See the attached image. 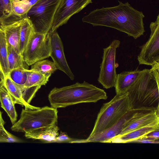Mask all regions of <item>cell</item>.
I'll list each match as a JSON object with an SVG mask.
<instances>
[{
	"mask_svg": "<svg viewBox=\"0 0 159 159\" xmlns=\"http://www.w3.org/2000/svg\"><path fill=\"white\" fill-rule=\"evenodd\" d=\"M41 87L40 86H34L26 89L22 92L23 98L26 103L30 104L36 93Z\"/></svg>",
	"mask_w": 159,
	"mask_h": 159,
	"instance_id": "28",
	"label": "cell"
},
{
	"mask_svg": "<svg viewBox=\"0 0 159 159\" xmlns=\"http://www.w3.org/2000/svg\"><path fill=\"white\" fill-rule=\"evenodd\" d=\"M92 3V0H61L50 30L52 32L56 31L60 26L66 23L73 15Z\"/></svg>",
	"mask_w": 159,
	"mask_h": 159,
	"instance_id": "10",
	"label": "cell"
},
{
	"mask_svg": "<svg viewBox=\"0 0 159 159\" xmlns=\"http://www.w3.org/2000/svg\"><path fill=\"white\" fill-rule=\"evenodd\" d=\"M142 70L136 69L134 70L124 71L117 74L114 87L116 94L127 93L128 89L134 83Z\"/></svg>",
	"mask_w": 159,
	"mask_h": 159,
	"instance_id": "15",
	"label": "cell"
},
{
	"mask_svg": "<svg viewBox=\"0 0 159 159\" xmlns=\"http://www.w3.org/2000/svg\"><path fill=\"white\" fill-rule=\"evenodd\" d=\"M120 41L114 40L107 47L103 48L102 61L100 64L98 81L103 88L109 89L114 87L117 74L116 70V54Z\"/></svg>",
	"mask_w": 159,
	"mask_h": 159,
	"instance_id": "8",
	"label": "cell"
},
{
	"mask_svg": "<svg viewBox=\"0 0 159 159\" xmlns=\"http://www.w3.org/2000/svg\"><path fill=\"white\" fill-rule=\"evenodd\" d=\"M131 143H158L159 140L153 139L145 136L132 141Z\"/></svg>",
	"mask_w": 159,
	"mask_h": 159,
	"instance_id": "30",
	"label": "cell"
},
{
	"mask_svg": "<svg viewBox=\"0 0 159 159\" xmlns=\"http://www.w3.org/2000/svg\"><path fill=\"white\" fill-rule=\"evenodd\" d=\"M34 33V27L30 19L27 17L22 18L19 41L20 52L22 55Z\"/></svg>",
	"mask_w": 159,
	"mask_h": 159,
	"instance_id": "20",
	"label": "cell"
},
{
	"mask_svg": "<svg viewBox=\"0 0 159 159\" xmlns=\"http://www.w3.org/2000/svg\"><path fill=\"white\" fill-rule=\"evenodd\" d=\"M107 98L103 90L85 81L60 88L55 87L48 95L51 106L57 109L80 103L96 102Z\"/></svg>",
	"mask_w": 159,
	"mask_h": 159,
	"instance_id": "3",
	"label": "cell"
},
{
	"mask_svg": "<svg viewBox=\"0 0 159 159\" xmlns=\"http://www.w3.org/2000/svg\"><path fill=\"white\" fill-rule=\"evenodd\" d=\"M50 41L49 33L34 32L23 54L25 62L30 66L36 62L50 57Z\"/></svg>",
	"mask_w": 159,
	"mask_h": 159,
	"instance_id": "7",
	"label": "cell"
},
{
	"mask_svg": "<svg viewBox=\"0 0 159 159\" xmlns=\"http://www.w3.org/2000/svg\"><path fill=\"white\" fill-rule=\"evenodd\" d=\"M13 0H0V25L7 22V20L13 16Z\"/></svg>",
	"mask_w": 159,
	"mask_h": 159,
	"instance_id": "26",
	"label": "cell"
},
{
	"mask_svg": "<svg viewBox=\"0 0 159 159\" xmlns=\"http://www.w3.org/2000/svg\"><path fill=\"white\" fill-rule=\"evenodd\" d=\"M0 102L1 107L6 112L13 124L16 122L17 117L15 104L11 95L2 85L0 89Z\"/></svg>",
	"mask_w": 159,
	"mask_h": 159,
	"instance_id": "18",
	"label": "cell"
},
{
	"mask_svg": "<svg viewBox=\"0 0 159 159\" xmlns=\"http://www.w3.org/2000/svg\"><path fill=\"white\" fill-rule=\"evenodd\" d=\"M5 124V122L3 120L2 116V113L0 111V127L2 125H4Z\"/></svg>",
	"mask_w": 159,
	"mask_h": 159,
	"instance_id": "33",
	"label": "cell"
},
{
	"mask_svg": "<svg viewBox=\"0 0 159 159\" xmlns=\"http://www.w3.org/2000/svg\"><path fill=\"white\" fill-rule=\"evenodd\" d=\"M31 69L39 71L43 74L51 75L57 68L53 61L43 60L32 65Z\"/></svg>",
	"mask_w": 159,
	"mask_h": 159,
	"instance_id": "23",
	"label": "cell"
},
{
	"mask_svg": "<svg viewBox=\"0 0 159 159\" xmlns=\"http://www.w3.org/2000/svg\"><path fill=\"white\" fill-rule=\"evenodd\" d=\"M57 108L45 106L37 109H22L19 119L11 127L16 132L25 133L57 124Z\"/></svg>",
	"mask_w": 159,
	"mask_h": 159,
	"instance_id": "5",
	"label": "cell"
},
{
	"mask_svg": "<svg viewBox=\"0 0 159 159\" xmlns=\"http://www.w3.org/2000/svg\"><path fill=\"white\" fill-rule=\"evenodd\" d=\"M131 109L127 93L116 94L110 102L103 104L93 130L86 139H91L110 128Z\"/></svg>",
	"mask_w": 159,
	"mask_h": 159,
	"instance_id": "4",
	"label": "cell"
},
{
	"mask_svg": "<svg viewBox=\"0 0 159 159\" xmlns=\"http://www.w3.org/2000/svg\"><path fill=\"white\" fill-rule=\"evenodd\" d=\"M145 136L153 139H159V129L151 132Z\"/></svg>",
	"mask_w": 159,
	"mask_h": 159,
	"instance_id": "31",
	"label": "cell"
},
{
	"mask_svg": "<svg viewBox=\"0 0 159 159\" xmlns=\"http://www.w3.org/2000/svg\"><path fill=\"white\" fill-rule=\"evenodd\" d=\"M2 83V85L11 96L15 104H18L24 106L25 109H27L34 110L40 108L26 103L23 98L20 88L8 76L5 78Z\"/></svg>",
	"mask_w": 159,
	"mask_h": 159,
	"instance_id": "17",
	"label": "cell"
},
{
	"mask_svg": "<svg viewBox=\"0 0 159 159\" xmlns=\"http://www.w3.org/2000/svg\"><path fill=\"white\" fill-rule=\"evenodd\" d=\"M151 34L147 42L141 46L137 60L139 65L151 66L159 62V15L150 25Z\"/></svg>",
	"mask_w": 159,
	"mask_h": 159,
	"instance_id": "9",
	"label": "cell"
},
{
	"mask_svg": "<svg viewBox=\"0 0 159 159\" xmlns=\"http://www.w3.org/2000/svg\"><path fill=\"white\" fill-rule=\"evenodd\" d=\"M57 124H53L25 132V136L27 139L41 140L46 143H51L59 135V128Z\"/></svg>",
	"mask_w": 159,
	"mask_h": 159,
	"instance_id": "16",
	"label": "cell"
},
{
	"mask_svg": "<svg viewBox=\"0 0 159 159\" xmlns=\"http://www.w3.org/2000/svg\"><path fill=\"white\" fill-rule=\"evenodd\" d=\"M75 139H72L69 137L67 134L61 131L60 134L58 135L55 139L52 141L51 143H71Z\"/></svg>",
	"mask_w": 159,
	"mask_h": 159,
	"instance_id": "29",
	"label": "cell"
},
{
	"mask_svg": "<svg viewBox=\"0 0 159 159\" xmlns=\"http://www.w3.org/2000/svg\"><path fill=\"white\" fill-rule=\"evenodd\" d=\"M7 55V43L4 31L0 27V78L2 83L8 76L10 72Z\"/></svg>",
	"mask_w": 159,
	"mask_h": 159,
	"instance_id": "19",
	"label": "cell"
},
{
	"mask_svg": "<svg viewBox=\"0 0 159 159\" xmlns=\"http://www.w3.org/2000/svg\"><path fill=\"white\" fill-rule=\"evenodd\" d=\"M118 5L102 7L91 11L82 19L93 26H102L116 29L136 39L145 31L142 11L134 9L128 2L118 1Z\"/></svg>",
	"mask_w": 159,
	"mask_h": 159,
	"instance_id": "1",
	"label": "cell"
},
{
	"mask_svg": "<svg viewBox=\"0 0 159 159\" xmlns=\"http://www.w3.org/2000/svg\"><path fill=\"white\" fill-rule=\"evenodd\" d=\"M40 0H26L29 6L31 7Z\"/></svg>",
	"mask_w": 159,
	"mask_h": 159,
	"instance_id": "32",
	"label": "cell"
},
{
	"mask_svg": "<svg viewBox=\"0 0 159 159\" xmlns=\"http://www.w3.org/2000/svg\"><path fill=\"white\" fill-rule=\"evenodd\" d=\"M159 129V123L142 127L121 135L116 136L107 141L106 143H125L145 136L153 131Z\"/></svg>",
	"mask_w": 159,
	"mask_h": 159,
	"instance_id": "14",
	"label": "cell"
},
{
	"mask_svg": "<svg viewBox=\"0 0 159 159\" xmlns=\"http://www.w3.org/2000/svg\"><path fill=\"white\" fill-rule=\"evenodd\" d=\"M22 140L8 132L4 125L0 127V142L20 143Z\"/></svg>",
	"mask_w": 159,
	"mask_h": 159,
	"instance_id": "27",
	"label": "cell"
},
{
	"mask_svg": "<svg viewBox=\"0 0 159 159\" xmlns=\"http://www.w3.org/2000/svg\"><path fill=\"white\" fill-rule=\"evenodd\" d=\"M22 19L9 21L0 25V27L4 31L7 44L20 54L19 41Z\"/></svg>",
	"mask_w": 159,
	"mask_h": 159,
	"instance_id": "13",
	"label": "cell"
},
{
	"mask_svg": "<svg viewBox=\"0 0 159 159\" xmlns=\"http://www.w3.org/2000/svg\"><path fill=\"white\" fill-rule=\"evenodd\" d=\"M26 69L25 67L13 69L9 72L8 76L19 86L21 91L27 80Z\"/></svg>",
	"mask_w": 159,
	"mask_h": 159,
	"instance_id": "25",
	"label": "cell"
},
{
	"mask_svg": "<svg viewBox=\"0 0 159 159\" xmlns=\"http://www.w3.org/2000/svg\"><path fill=\"white\" fill-rule=\"evenodd\" d=\"M139 109H130L115 125L105 131L89 139H76L72 143H106L119 134L126 123Z\"/></svg>",
	"mask_w": 159,
	"mask_h": 159,
	"instance_id": "12",
	"label": "cell"
},
{
	"mask_svg": "<svg viewBox=\"0 0 159 159\" xmlns=\"http://www.w3.org/2000/svg\"><path fill=\"white\" fill-rule=\"evenodd\" d=\"M7 61L10 71L14 69L24 67L23 55L7 44Z\"/></svg>",
	"mask_w": 159,
	"mask_h": 159,
	"instance_id": "22",
	"label": "cell"
},
{
	"mask_svg": "<svg viewBox=\"0 0 159 159\" xmlns=\"http://www.w3.org/2000/svg\"><path fill=\"white\" fill-rule=\"evenodd\" d=\"M27 78L23 86L22 92L24 89L35 86L45 85L48 81L51 76L43 74L39 71L32 70L26 69Z\"/></svg>",
	"mask_w": 159,
	"mask_h": 159,
	"instance_id": "21",
	"label": "cell"
},
{
	"mask_svg": "<svg viewBox=\"0 0 159 159\" xmlns=\"http://www.w3.org/2000/svg\"><path fill=\"white\" fill-rule=\"evenodd\" d=\"M2 82H1V79L0 78V89L1 87V86H2Z\"/></svg>",
	"mask_w": 159,
	"mask_h": 159,
	"instance_id": "34",
	"label": "cell"
},
{
	"mask_svg": "<svg viewBox=\"0 0 159 159\" xmlns=\"http://www.w3.org/2000/svg\"><path fill=\"white\" fill-rule=\"evenodd\" d=\"M50 57L57 69L65 73L71 80L74 79V75L69 67L65 57L63 43L57 32L50 30Z\"/></svg>",
	"mask_w": 159,
	"mask_h": 159,
	"instance_id": "11",
	"label": "cell"
},
{
	"mask_svg": "<svg viewBox=\"0 0 159 159\" xmlns=\"http://www.w3.org/2000/svg\"><path fill=\"white\" fill-rule=\"evenodd\" d=\"M61 0H40L30 9L27 17L31 21L34 32L47 33L51 30Z\"/></svg>",
	"mask_w": 159,
	"mask_h": 159,
	"instance_id": "6",
	"label": "cell"
},
{
	"mask_svg": "<svg viewBox=\"0 0 159 159\" xmlns=\"http://www.w3.org/2000/svg\"><path fill=\"white\" fill-rule=\"evenodd\" d=\"M159 62L142 70L127 92L131 109L159 111Z\"/></svg>",
	"mask_w": 159,
	"mask_h": 159,
	"instance_id": "2",
	"label": "cell"
},
{
	"mask_svg": "<svg viewBox=\"0 0 159 159\" xmlns=\"http://www.w3.org/2000/svg\"><path fill=\"white\" fill-rule=\"evenodd\" d=\"M12 8L13 16L21 19L27 17L31 7L26 0H13Z\"/></svg>",
	"mask_w": 159,
	"mask_h": 159,
	"instance_id": "24",
	"label": "cell"
}]
</instances>
